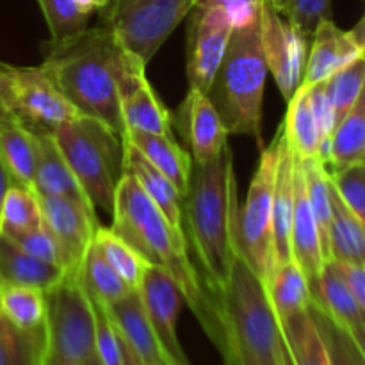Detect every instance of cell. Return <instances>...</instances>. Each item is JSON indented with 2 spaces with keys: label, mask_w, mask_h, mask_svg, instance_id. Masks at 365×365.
<instances>
[{
  "label": "cell",
  "mask_w": 365,
  "mask_h": 365,
  "mask_svg": "<svg viewBox=\"0 0 365 365\" xmlns=\"http://www.w3.org/2000/svg\"><path fill=\"white\" fill-rule=\"evenodd\" d=\"M110 216L113 225L109 228L114 234L128 242L150 266L160 267L173 278L184 302L216 346L223 337L220 305L189 259L185 235L171 227L132 175L121 173Z\"/></svg>",
  "instance_id": "cell-1"
},
{
  "label": "cell",
  "mask_w": 365,
  "mask_h": 365,
  "mask_svg": "<svg viewBox=\"0 0 365 365\" xmlns=\"http://www.w3.org/2000/svg\"><path fill=\"white\" fill-rule=\"evenodd\" d=\"M132 57L102 24L63 43H48L39 66L82 116L98 120L121 138L120 86Z\"/></svg>",
  "instance_id": "cell-2"
},
{
  "label": "cell",
  "mask_w": 365,
  "mask_h": 365,
  "mask_svg": "<svg viewBox=\"0 0 365 365\" xmlns=\"http://www.w3.org/2000/svg\"><path fill=\"white\" fill-rule=\"evenodd\" d=\"M237 184L230 146L207 164L192 163L184 196V220L205 273L209 294L217 303L235 259L234 228L237 216Z\"/></svg>",
  "instance_id": "cell-3"
},
{
  "label": "cell",
  "mask_w": 365,
  "mask_h": 365,
  "mask_svg": "<svg viewBox=\"0 0 365 365\" xmlns=\"http://www.w3.org/2000/svg\"><path fill=\"white\" fill-rule=\"evenodd\" d=\"M267 71L259 16L234 27L223 61L207 89L228 134L248 135L260 150L264 148L262 103Z\"/></svg>",
  "instance_id": "cell-4"
},
{
  "label": "cell",
  "mask_w": 365,
  "mask_h": 365,
  "mask_svg": "<svg viewBox=\"0 0 365 365\" xmlns=\"http://www.w3.org/2000/svg\"><path fill=\"white\" fill-rule=\"evenodd\" d=\"M223 342L271 365H292L280 321L267 296L266 284L235 253L230 277L217 299Z\"/></svg>",
  "instance_id": "cell-5"
},
{
  "label": "cell",
  "mask_w": 365,
  "mask_h": 365,
  "mask_svg": "<svg viewBox=\"0 0 365 365\" xmlns=\"http://www.w3.org/2000/svg\"><path fill=\"white\" fill-rule=\"evenodd\" d=\"M52 135L93 205L113 214L121 177L120 135L88 116L63 125Z\"/></svg>",
  "instance_id": "cell-6"
},
{
  "label": "cell",
  "mask_w": 365,
  "mask_h": 365,
  "mask_svg": "<svg viewBox=\"0 0 365 365\" xmlns=\"http://www.w3.org/2000/svg\"><path fill=\"white\" fill-rule=\"evenodd\" d=\"M282 141L284 123H280L273 141L260 150V159L250 184L248 196L235 216V252L264 284L274 269L273 192Z\"/></svg>",
  "instance_id": "cell-7"
},
{
  "label": "cell",
  "mask_w": 365,
  "mask_h": 365,
  "mask_svg": "<svg viewBox=\"0 0 365 365\" xmlns=\"http://www.w3.org/2000/svg\"><path fill=\"white\" fill-rule=\"evenodd\" d=\"M48 324L43 365H86L95 353V314L78 273L46 292Z\"/></svg>",
  "instance_id": "cell-8"
},
{
  "label": "cell",
  "mask_w": 365,
  "mask_h": 365,
  "mask_svg": "<svg viewBox=\"0 0 365 365\" xmlns=\"http://www.w3.org/2000/svg\"><path fill=\"white\" fill-rule=\"evenodd\" d=\"M196 2L198 0H113L100 16L132 56L148 64L178 24L191 14Z\"/></svg>",
  "instance_id": "cell-9"
},
{
  "label": "cell",
  "mask_w": 365,
  "mask_h": 365,
  "mask_svg": "<svg viewBox=\"0 0 365 365\" xmlns=\"http://www.w3.org/2000/svg\"><path fill=\"white\" fill-rule=\"evenodd\" d=\"M9 107L25 127L45 134L82 116L41 66L9 64Z\"/></svg>",
  "instance_id": "cell-10"
},
{
  "label": "cell",
  "mask_w": 365,
  "mask_h": 365,
  "mask_svg": "<svg viewBox=\"0 0 365 365\" xmlns=\"http://www.w3.org/2000/svg\"><path fill=\"white\" fill-rule=\"evenodd\" d=\"M260 32L267 70L285 102H289L303 84L310 38L271 2H264L262 6Z\"/></svg>",
  "instance_id": "cell-11"
},
{
  "label": "cell",
  "mask_w": 365,
  "mask_h": 365,
  "mask_svg": "<svg viewBox=\"0 0 365 365\" xmlns=\"http://www.w3.org/2000/svg\"><path fill=\"white\" fill-rule=\"evenodd\" d=\"M230 16L221 7H195L187 27L189 88L207 93L230 41Z\"/></svg>",
  "instance_id": "cell-12"
},
{
  "label": "cell",
  "mask_w": 365,
  "mask_h": 365,
  "mask_svg": "<svg viewBox=\"0 0 365 365\" xmlns=\"http://www.w3.org/2000/svg\"><path fill=\"white\" fill-rule=\"evenodd\" d=\"M138 291L168 362L170 365H191L178 341V316L185 302L173 278L160 267L148 266Z\"/></svg>",
  "instance_id": "cell-13"
},
{
  "label": "cell",
  "mask_w": 365,
  "mask_h": 365,
  "mask_svg": "<svg viewBox=\"0 0 365 365\" xmlns=\"http://www.w3.org/2000/svg\"><path fill=\"white\" fill-rule=\"evenodd\" d=\"M173 125L180 130L182 139L189 146L192 163L196 164L210 163L228 145V130L216 107L207 93L198 88H189L184 102L175 114Z\"/></svg>",
  "instance_id": "cell-14"
},
{
  "label": "cell",
  "mask_w": 365,
  "mask_h": 365,
  "mask_svg": "<svg viewBox=\"0 0 365 365\" xmlns=\"http://www.w3.org/2000/svg\"><path fill=\"white\" fill-rule=\"evenodd\" d=\"M43 225L52 232L66 257L68 273H78L86 252L100 227L95 210H89L71 200L39 196Z\"/></svg>",
  "instance_id": "cell-15"
},
{
  "label": "cell",
  "mask_w": 365,
  "mask_h": 365,
  "mask_svg": "<svg viewBox=\"0 0 365 365\" xmlns=\"http://www.w3.org/2000/svg\"><path fill=\"white\" fill-rule=\"evenodd\" d=\"M145 66L141 59L132 57L121 78L120 107L125 130L173 135V116L146 78Z\"/></svg>",
  "instance_id": "cell-16"
},
{
  "label": "cell",
  "mask_w": 365,
  "mask_h": 365,
  "mask_svg": "<svg viewBox=\"0 0 365 365\" xmlns=\"http://www.w3.org/2000/svg\"><path fill=\"white\" fill-rule=\"evenodd\" d=\"M291 253L292 260L298 264L299 269L307 277L310 296H312L317 280H319L321 273H323L324 264L328 260L323 253V245H321V234L316 216H314L312 207H310L309 198H307L298 157H296L294 170V216H292L291 227Z\"/></svg>",
  "instance_id": "cell-17"
},
{
  "label": "cell",
  "mask_w": 365,
  "mask_h": 365,
  "mask_svg": "<svg viewBox=\"0 0 365 365\" xmlns=\"http://www.w3.org/2000/svg\"><path fill=\"white\" fill-rule=\"evenodd\" d=\"M121 173L132 175L143 191L148 195V198L159 207L171 227L185 235L182 192L166 175L160 173L152 163H148L145 155L125 138H121Z\"/></svg>",
  "instance_id": "cell-18"
},
{
  "label": "cell",
  "mask_w": 365,
  "mask_h": 365,
  "mask_svg": "<svg viewBox=\"0 0 365 365\" xmlns=\"http://www.w3.org/2000/svg\"><path fill=\"white\" fill-rule=\"evenodd\" d=\"M36 134H38V160H36L32 191L38 196L71 200L96 212V207L78 184L77 177L61 153L53 135L45 134V132H36Z\"/></svg>",
  "instance_id": "cell-19"
},
{
  "label": "cell",
  "mask_w": 365,
  "mask_h": 365,
  "mask_svg": "<svg viewBox=\"0 0 365 365\" xmlns=\"http://www.w3.org/2000/svg\"><path fill=\"white\" fill-rule=\"evenodd\" d=\"M362 56V50L351 38L349 31H342L334 20H323L312 34V45L307 57L303 84L312 86L324 82Z\"/></svg>",
  "instance_id": "cell-20"
},
{
  "label": "cell",
  "mask_w": 365,
  "mask_h": 365,
  "mask_svg": "<svg viewBox=\"0 0 365 365\" xmlns=\"http://www.w3.org/2000/svg\"><path fill=\"white\" fill-rule=\"evenodd\" d=\"M114 328L128 348L145 365H170L168 356L150 324L139 291H132L127 298L106 307Z\"/></svg>",
  "instance_id": "cell-21"
},
{
  "label": "cell",
  "mask_w": 365,
  "mask_h": 365,
  "mask_svg": "<svg viewBox=\"0 0 365 365\" xmlns=\"http://www.w3.org/2000/svg\"><path fill=\"white\" fill-rule=\"evenodd\" d=\"M294 170L296 155L287 145L284 132L273 192V252L274 266L292 260L291 227L294 216Z\"/></svg>",
  "instance_id": "cell-22"
},
{
  "label": "cell",
  "mask_w": 365,
  "mask_h": 365,
  "mask_svg": "<svg viewBox=\"0 0 365 365\" xmlns=\"http://www.w3.org/2000/svg\"><path fill=\"white\" fill-rule=\"evenodd\" d=\"M121 138L130 141L145 155V159L152 163L160 173L166 175L177 185L182 196H185L192 171V157L175 141L173 135L125 130Z\"/></svg>",
  "instance_id": "cell-23"
},
{
  "label": "cell",
  "mask_w": 365,
  "mask_h": 365,
  "mask_svg": "<svg viewBox=\"0 0 365 365\" xmlns=\"http://www.w3.org/2000/svg\"><path fill=\"white\" fill-rule=\"evenodd\" d=\"M0 157L13 184L32 189L38 160V134L25 127L14 114L0 118Z\"/></svg>",
  "instance_id": "cell-24"
},
{
  "label": "cell",
  "mask_w": 365,
  "mask_h": 365,
  "mask_svg": "<svg viewBox=\"0 0 365 365\" xmlns=\"http://www.w3.org/2000/svg\"><path fill=\"white\" fill-rule=\"evenodd\" d=\"M66 271L43 262L18 248L7 237H0V282L27 285L48 292L66 278Z\"/></svg>",
  "instance_id": "cell-25"
},
{
  "label": "cell",
  "mask_w": 365,
  "mask_h": 365,
  "mask_svg": "<svg viewBox=\"0 0 365 365\" xmlns=\"http://www.w3.org/2000/svg\"><path fill=\"white\" fill-rule=\"evenodd\" d=\"M312 303L321 307L348 334H351L362 323L365 316L360 310L351 289L348 287V284L331 260L324 264L323 273H321L316 289L312 292Z\"/></svg>",
  "instance_id": "cell-26"
},
{
  "label": "cell",
  "mask_w": 365,
  "mask_h": 365,
  "mask_svg": "<svg viewBox=\"0 0 365 365\" xmlns=\"http://www.w3.org/2000/svg\"><path fill=\"white\" fill-rule=\"evenodd\" d=\"M330 260L365 267V227L342 202L334 184H331Z\"/></svg>",
  "instance_id": "cell-27"
},
{
  "label": "cell",
  "mask_w": 365,
  "mask_h": 365,
  "mask_svg": "<svg viewBox=\"0 0 365 365\" xmlns=\"http://www.w3.org/2000/svg\"><path fill=\"white\" fill-rule=\"evenodd\" d=\"M266 289L280 323L294 314L309 310L312 302L307 277L294 260L274 266L266 282Z\"/></svg>",
  "instance_id": "cell-28"
},
{
  "label": "cell",
  "mask_w": 365,
  "mask_h": 365,
  "mask_svg": "<svg viewBox=\"0 0 365 365\" xmlns=\"http://www.w3.org/2000/svg\"><path fill=\"white\" fill-rule=\"evenodd\" d=\"M0 312L25 331H46V292L27 285L0 282Z\"/></svg>",
  "instance_id": "cell-29"
},
{
  "label": "cell",
  "mask_w": 365,
  "mask_h": 365,
  "mask_svg": "<svg viewBox=\"0 0 365 365\" xmlns=\"http://www.w3.org/2000/svg\"><path fill=\"white\" fill-rule=\"evenodd\" d=\"M280 327L292 365H331L330 353L309 310L287 317Z\"/></svg>",
  "instance_id": "cell-30"
},
{
  "label": "cell",
  "mask_w": 365,
  "mask_h": 365,
  "mask_svg": "<svg viewBox=\"0 0 365 365\" xmlns=\"http://www.w3.org/2000/svg\"><path fill=\"white\" fill-rule=\"evenodd\" d=\"M365 157V84L355 106L331 134V163L328 173L360 163Z\"/></svg>",
  "instance_id": "cell-31"
},
{
  "label": "cell",
  "mask_w": 365,
  "mask_h": 365,
  "mask_svg": "<svg viewBox=\"0 0 365 365\" xmlns=\"http://www.w3.org/2000/svg\"><path fill=\"white\" fill-rule=\"evenodd\" d=\"M289 109L284 120V132L287 145L298 159H309L317 155L319 146V132H317L316 120L312 116L309 100V86L302 84V88L289 100Z\"/></svg>",
  "instance_id": "cell-32"
},
{
  "label": "cell",
  "mask_w": 365,
  "mask_h": 365,
  "mask_svg": "<svg viewBox=\"0 0 365 365\" xmlns=\"http://www.w3.org/2000/svg\"><path fill=\"white\" fill-rule=\"evenodd\" d=\"M81 280L88 294H91L106 307L127 298L132 291H138L125 284L123 278L107 262L95 241L91 242L84 260H82Z\"/></svg>",
  "instance_id": "cell-33"
},
{
  "label": "cell",
  "mask_w": 365,
  "mask_h": 365,
  "mask_svg": "<svg viewBox=\"0 0 365 365\" xmlns=\"http://www.w3.org/2000/svg\"><path fill=\"white\" fill-rule=\"evenodd\" d=\"M303 175L307 198L316 216L321 234V245L327 260H330V223H331V182L327 168L317 157L298 159Z\"/></svg>",
  "instance_id": "cell-34"
},
{
  "label": "cell",
  "mask_w": 365,
  "mask_h": 365,
  "mask_svg": "<svg viewBox=\"0 0 365 365\" xmlns=\"http://www.w3.org/2000/svg\"><path fill=\"white\" fill-rule=\"evenodd\" d=\"M46 331H25L0 312V365H43Z\"/></svg>",
  "instance_id": "cell-35"
},
{
  "label": "cell",
  "mask_w": 365,
  "mask_h": 365,
  "mask_svg": "<svg viewBox=\"0 0 365 365\" xmlns=\"http://www.w3.org/2000/svg\"><path fill=\"white\" fill-rule=\"evenodd\" d=\"M43 225V212L39 196L32 189L13 184L7 191L2 207L0 230L2 237L14 239Z\"/></svg>",
  "instance_id": "cell-36"
},
{
  "label": "cell",
  "mask_w": 365,
  "mask_h": 365,
  "mask_svg": "<svg viewBox=\"0 0 365 365\" xmlns=\"http://www.w3.org/2000/svg\"><path fill=\"white\" fill-rule=\"evenodd\" d=\"M93 241L98 246L107 262L113 266V269L123 278L125 284L132 289H139L150 264L110 228H96Z\"/></svg>",
  "instance_id": "cell-37"
},
{
  "label": "cell",
  "mask_w": 365,
  "mask_h": 365,
  "mask_svg": "<svg viewBox=\"0 0 365 365\" xmlns=\"http://www.w3.org/2000/svg\"><path fill=\"white\" fill-rule=\"evenodd\" d=\"M309 312L312 319L316 321L317 328L321 331L324 344H327L328 353H330L331 365H365L364 355L360 353L359 346L353 341L351 335L339 327L321 307L310 302Z\"/></svg>",
  "instance_id": "cell-38"
},
{
  "label": "cell",
  "mask_w": 365,
  "mask_h": 365,
  "mask_svg": "<svg viewBox=\"0 0 365 365\" xmlns=\"http://www.w3.org/2000/svg\"><path fill=\"white\" fill-rule=\"evenodd\" d=\"M365 84V57L360 56L348 66L339 70L337 73L331 75L328 81H324L327 86V95L330 98L331 107L335 110L337 123L348 114V110L355 106L362 93Z\"/></svg>",
  "instance_id": "cell-39"
},
{
  "label": "cell",
  "mask_w": 365,
  "mask_h": 365,
  "mask_svg": "<svg viewBox=\"0 0 365 365\" xmlns=\"http://www.w3.org/2000/svg\"><path fill=\"white\" fill-rule=\"evenodd\" d=\"M50 31V43H63L88 29L86 14L75 0H36Z\"/></svg>",
  "instance_id": "cell-40"
},
{
  "label": "cell",
  "mask_w": 365,
  "mask_h": 365,
  "mask_svg": "<svg viewBox=\"0 0 365 365\" xmlns=\"http://www.w3.org/2000/svg\"><path fill=\"white\" fill-rule=\"evenodd\" d=\"M88 292V291H86ZM91 299L93 314H95V351L98 355L100 362L103 365H123V349H121V339L118 330L114 328L106 305L98 299Z\"/></svg>",
  "instance_id": "cell-41"
},
{
  "label": "cell",
  "mask_w": 365,
  "mask_h": 365,
  "mask_svg": "<svg viewBox=\"0 0 365 365\" xmlns=\"http://www.w3.org/2000/svg\"><path fill=\"white\" fill-rule=\"evenodd\" d=\"M328 175L342 202L365 227V163L360 160Z\"/></svg>",
  "instance_id": "cell-42"
},
{
  "label": "cell",
  "mask_w": 365,
  "mask_h": 365,
  "mask_svg": "<svg viewBox=\"0 0 365 365\" xmlns=\"http://www.w3.org/2000/svg\"><path fill=\"white\" fill-rule=\"evenodd\" d=\"M9 241H13L18 248L24 250L29 255L36 257V259L43 260V262L63 267L68 273V264L66 257H64L63 253V248H61L57 239L53 237L52 232H50L45 225H41V227L36 228V230L27 232V234L9 239Z\"/></svg>",
  "instance_id": "cell-43"
},
{
  "label": "cell",
  "mask_w": 365,
  "mask_h": 365,
  "mask_svg": "<svg viewBox=\"0 0 365 365\" xmlns=\"http://www.w3.org/2000/svg\"><path fill=\"white\" fill-rule=\"evenodd\" d=\"M285 16L309 38L323 20H331V0H289Z\"/></svg>",
  "instance_id": "cell-44"
},
{
  "label": "cell",
  "mask_w": 365,
  "mask_h": 365,
  "mask_svg": "<svg viewBox=\"0 0 365 365\" xmlns=\"http://www.w3.org/2000/svg\"><path fill=\"white\" fill-rule=\"evenodd\" d=\"M309 100L312 116L317 125V132H319V141L330 139L335 127H337V118H335V110L327 95V86H324V82H317V84L309 86Z\"/></svg>",
  "instance_id": "cell-45"
},
{
  "label": "cell",
  "mask_w": 365,
  "mask_h": 365,
  "mask_svg": "<svg viewBox=\"0 0 365 365\" xmlns=\"http://www.w3.org/2000/svg\"><path fill=\"white\" fill-rule=\"evenodd\" d=\"M264 2L269 0H198L195 7H221L227 11L234 27H242L260 16Z\"/></svg>",
  "instance_id": "cell-46"
},
{
  "label": "cell",
  "mask_w": 365,
  "mask_h": 365,
  "mask_svg": "<svg viewBox=\"0 0 365 365\" xmlns=\"http://www.w3.org/2000/svg\"><path fill=\"white\" fill-rule=\"evenodd\" d=\"M331 262L335 264L339 273L342 274V278H344V282L348 284V287L351 289L360 310L365 314V267L355 266V264L335 262V260H331Z\"/></svg>",
  "instance_id": "cell-47"
},
{
  "label": "cell",
  "mask_w": 365,
  "mask_h": 365,
  "mask_svg": "<svg viewBox=\"0 0 365 365\" xmlns=\"http://www.w3.org/2000/svg\"><path fill=\"white\" fill-rule=\"evenodd\" d=\"M217 349H220L221 356H223L225 365H271L266 362H260V360H257L255 356L241 351V349H237L235 346L228 344V342L220 344L217 346Z\"/></svg>",
  "instance_id": "cell-48"
},
{
  "label": "cell",
  "mask_w": 365,
  "mask_h": 365,
  "mask_svg": "<svg viewBox=\"0 0 365 365\" xmlns=\"http://www.w3.org/2000/svg\"><path fill=\"white\" fill-rule=\"evenodd\" d=\"M13 185V180L9 177V171H7L6 164H4L2 157H0V221H2V207H4V200H6L7 191ZM0 237H2V230H0Z\"/></svg>",
  "instance_id": "cell-49"
},
{
  "label": "cell",
  "mask_w": 365,
  "mask_h": 365,
  "mask_svg": "<svg viewBox=\"0 0 365 365\" xmlns=\"http://www.w3.org/2000/svg\"><path fill=\"white\" fill-rule=\"evenodd\" d=\"M110 2H113V0H75V4H77L86 14H89V16H91L95 11L102 13L103 9H107V7L110 6Z\"/></svg>",
  "instance_id": "cell-50"
},
{
  "label": "cell",
  "mask_w": 365,
  "mask_h": 365,
  "mask_svg": "<svg viewBox=\"0 0 365 365\" xmlns=\"http://www.w3.org/2000/svg\"><path fill=\"white\" fill-rule=\"evenodd\" d=\"M349 34H351V38L355 39V43L359 45V48L362 50V56L365 57V11H364L362 18L356 21L355 27L349 31Z\"/></svg>",
  "instance_id": "cell-51"
},
{
  "label": "cell",
  "mask_w": 365,
  "mask_h": 365,
  "mask_svg": "<svg viewBox=\"0 0 365 365\" xmlns=\"http://www.w3.org/2000/svg\"><path fill=\"white\" fill-rule=\"evenodd\" d=\"M349 335H351L353 341L356 342V346H359L360 353H362L364 359H365V316H364L362 323H360L359 327H356L355 330H353Z\"/></svg>",
  "instance_id": "cell-52"
},
{
  "label": "cell",
  "mask_w": 365,
  "mask_h": 365,
  "mask_svg": "<svg viewBox=\"0 0 365 365\" xmlns=\"http://www.w3.org/2000/svg\"><path fill=\"white\" fill-rule=\"evenodd\" d=\"M121 349H123V365H145L141 360H139V356L128 348V344L123 341V339H121Z\"/></svg>",
  "instance_id": "cell-53"
},
{
  "label": "cell",
  "mask_w": 365,
  "mask_h": 365,
  "mask_svg": "<svg viewBox=\"0 0 365 365\" xmlns=\"http://www.w3.org/2000/svg\"><path fill=\"white\" fill-rule=\"evenodd\" d=\"M271 4H273L274 7H277L278 11H280L282 14L285 13V9H287V4H289V0H269Z\"/></svg>",
  "instance_id": "cell-54"
},
{
  "label": "cell",
  "mask_w": 365,
  "mask_h": 365,
  "mask_svg": "<svg viewBox=\"0 0 365 365\" xmlns=\"http://www.w3.org/2000/svg\"><path fill=\"white\" fill-rule=\"evenodd\" d=\"M86 365H103V364L100 362L98 355H96V351H95L91 356H89V360H88V362H86Z\"/></svg>",
  "instance_id": "cell-55"
},
{
  "label": "cell",
  "mask_w": 365,
  "mask_h": 365,
  "mask_svg": "<svg viewBox=\"0 0 365 365\" xmlns=\"http://www.w3.org/2000/svg\"><path fill=\"white\" fill-rule=\"evenodd\" d=\"M362 163H365V157H364V159H362Z\"/></svg>",
  "instance_id": "cell-56"
}]
</instances>
